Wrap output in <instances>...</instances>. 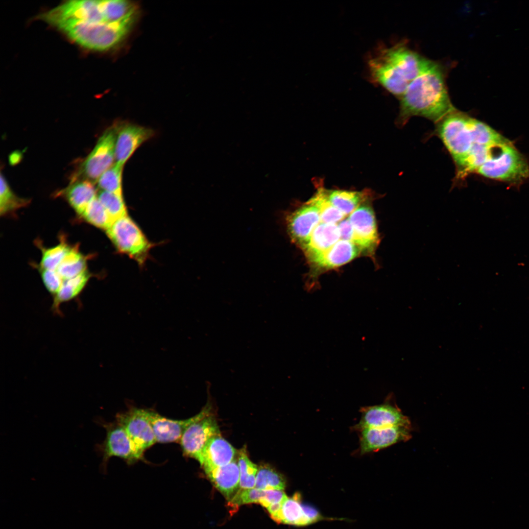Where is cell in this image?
<instances>
[{
	"mask_svg": "<svg viewBox=\"0 0 529 529\" xmlns=\"http://www.w3.org/2000/svg\"><path fill=\"white\" fill-rule=\"evenodd\" d=\"M491 179L519 183L529 177V166L512 144L503 146L476 171Z\"/></svg>",
	"mask_w": 529,
	"mask_h": 529,
	"instance_id": "cell-5",
	"label": "cell"
},
{
	"mask_svg": "<svg viewBox=\"0 0 529 529\" xmlns=\"http://www.w3.org/2000/svg\"><path fill=\"white\" fill-rule=\"evenodd\" d=\"M49 24L58 27L79 45L98 51L108 50L116 46L123 39L130 27L122 24L73 19L56 20Z\"/></svg>",
	"mask_w": 529,
	"mask_h": 529,
	"instance_id": "cell-3",
	"label": "cell"
},
{
	"mask_svg": "<svg viewBox=\"0 0 529 529\" xmlns=\"http://www.w3.org/2000/svg\"><path fill=\"white\" fill-rule=\"evenodd\" d=\"M287 220L292 240L302 248L309 241L313 230L320 222L319 211L315 205L308 201L289 215Z\"/></svg>",
	"mask_w": 529,
	"mask_h": 529,
	"instance_id": "cell-14",
	"label": "cell"
},
{
	"mask_svg": "<svg viewBox=\"0 0 529 529\" xmlns=\"http://www.w3.org/2000/svg\"><path fill=\"white\" fill-rule=\"evenodd\" d=\"M354 231L352 242L361 250L373 253L380 242L374 211L367 204L360 205L349 215Z\"/></svg>",
	"mask_w": 529,
	"mask_h": 529,
	"instance_id": "cell-11",
	"label": "cell"
},
{
	"mask_svg": "<svg viewBox=\"0 0 529 529\" xmlns=\"http://www.w3.org/2000/svg\"><path fill=\"white\" fill-rule=\"evenodd\" d=\"M238 463L240 474V489L255 488L259 466L249 459L245 448L240 449L238 453Z\"/></svg>",
	"mask_w": 529,
	"mask_h": 529,
	"instance_id": "cell-33",
	"label": "cell"
},
{
	"mask_svg": "<svg viewBox=\"0 0 529 529\" xmlns=\"http://www.w3.org/2000/svg\"><path fill=\"white\" fill-rule=\"evenodd\" d=\"M360 421L354 429L358 431L367 428L392 427H411L408 418L398 408L388 404L362 408Z\"/></svg>",
	"mask_w": 529,
	"mask_h": 529,
	"instance_id": "cell-12",
	"label": "cell"
},
{
	"mask_svg": "<svg viewBox=\"0 0 529 529\" xmlns=\"http://www.w3.org/2000/svg\"><path fill=\"white\" fill-rule=\"evenodd\" d=\"M43 283L47 290L53 296L60 289L63 280L56 270L39 268Z\"/></svg>",
	"mask_w": 529,
	"mask_h": 529,
	"instance_id": "cell-38",
	"label": "cell"
},
{
	"mask_svg": "<svg viewBox=\"0 0 529 529\" xmlns=\"http://www.w3.org/2000/svg\"><path fill=\"white\" fill-rule=\"evenodd\" d=\"M97 198L105 209L113 221L127 215L122 196L100 191Z\"/></svg>",
	"mask_w": 529,
	"mask_h": 529,
	"instance_id": "cell-36",
	"label": "cell"
},
{
	"mask_svg": "<svg viewBox=\"0 0 529 529\" xmlns=\"http://www.w3.org/2000/svg\"><path fill=\"white\" fill-rule=\"evenodd\" d=\"M338 226L340 232V239L352 242L354 231L348 218L344 219L339 221Z\"/></svg>",
	"mask_w": 529,
	"mask_h": 529,
	"instance_id": "cell-39",
	"label": "cell"
},
{
	"mask_svg": "<svg viewBox=\"0 0 529 529\" xmlns=\"http://www.w3.org/2000/svg\"><path fill=\"white\" fill-rule=\"evenodd\" d=\"M267 490H261L256 488L240 489L231 500L228 502L231 507L235 508L245 504L251 503L260 504L267 495Z\"/></svg>",
	"mask_w": 529,
	"mask_h": 529,
	"instance_id": "cell-37",
	"label": "cell"
},
{
	"mask_svg": "<svg viewBox=\"0 0 529 529\" xmlns=\"http://www.w3.org/2000/svg\"><path fill=\"white\" fill-rule=\"evenodd\" d=\"M501 146V145H500ZM497 146H489L473 144L462 165L457 168L456 177L462 179L468 174L477 171L492 155V149Z\"/></svg>",
	"mask_w": 529,
	"mask_h": 529,
	"instance_id": "cell-24",
	"label": "cell"
},
{
	"mask_svg": "<svg viewBox=\"0 0 529 529\" xmlns=\"http://www.w3.org/2000/svg\"><path fill=\"white\" fill-rule=\"evenodd\" d=\"M309 202L318 208L320 222L337 223L343 220L345 216L344 214L330 202L327 196L326 192L324 190L319 191Z\"/></svg>",
	"mask_w": 529,
	"mask_h": 529,
	"instance_id": "cell-30",
	"label": "cell"
},
{
	"mask_svg": "<svg viewBox=\"0 0 529 529\" xmlns=\"http://www.w3.org/2000/svg\"><path fill=\"white\" fill-rule=\"evenodd\" d=\"M123 166L115 163L97 181L101 191L122 196V177Z\"/></svg>",
	"mask_w": 529,
	"mask_h": 529,
	"instance_id": "cell-32",
	"label": "cell"
},
{
	"mask_svg": "<svg viewBox=\"0 0 529 529\" xmlns=\"http://www.w3.org/2000/svg\"><path fill=\"white\" fill-rule=\"evenodd\" d=\"M219 434L216 419L207 404L197 414L196 419L185 431L179 442L184 454L200 464L206 443L212 437Z\"/></svg>",
	"mask_w": 529,
	"mask_h": 529,
	"instance_id": "cell-7",
	"label": "cell"
},
{
	"mask_svg": "<svg viewBox=\"0 0 529 529\" xmlns=\"http://www.w3.org/2000/svg\"><path fill=\"white\" fill-rule=\"evenodd\" d=\"M471 117L456 110L437 123L436 133L459 167L473 144L471 130Z\"/></svg>",
	"mask_w": 529,
	"mask_h": 529,
	"instance_id": "cell-4",
	"label": "cell"
},
{
	"mask_svg": "<svg viewBox=\"0 0 529 529\" xmlns=\"http://www.w3.org/2000/svg\"><path fill=\"white\" fill-rule=\"evenodd\" d=\"M106 231L120 252L128 255L141 264L144 263L151 244L127 215L114 221Z\"/></svg>",
	"mask_w": 529,
	"mask_h": 529,
	"instance_id": "cell-6",
	"label": "cell"
},
{
	"mask_svg": "<svg viewBox=\"0 0 529 529\" xmlns=\"http://www.w3.org/2000/svg\"><path fill=\"white\" fill-rule=\"evenodd\" d=\"M470 130L473 144L498 146L510 143L489 126L472 118L470 120Z\"/></svg>",
	"mask_w": 529,
	"mask_h": 529,
	"instance_id": "cell-26",
	"label": "cell"
},
{
	"mask_svg": "<svg viewBox=\"0 0 529 529\" xmlns=\"http://www.w3.org/2000/svg\"><path fill=\"white\" fill-rule=\"evenodd\" d=\"M361 250L351 241L339 240L326 252L310 262L320 268L330 269L349 262L360 254Z\"/></svg>",
	"mask_w": 529,
	"mask_h": 529,
	"instance_id": "cell-20",
	"label": "cell"
},
{
	"mask_svg": "<svg viewBox=\"0 0 529 529\" xmlns=\"http://www.w3.org/2000/svg\"><path fill=\"white\" fill-rule=\"evenodd\" d=\"M60 243L50 248H45L38 244L42 252L40 267L56 270L72 247L69 246L63 237Z\"/></svg>",
	"mask_w": 529,
	"mask_h": 529,
	"instance_id": "cell-31",
	"label": "cell"
},
{
	"mask_svg": "<svg viewBox=\"0 0 529 529\" xmlns=\"http://www.w3.org/2000/svg\"><path fill=\"white\" fill-rule=\"evenodd\" d=\"M271 518L279 524L295 526L311 524L303 508L301 495L298 493L291 498L288 497L283 503L280 510Z\"/></svg>",
	"mask_w": 529,
	"mask_h": 529,
	"instance_id": "cell-23",
	"label": "cell"
},
{
	"mask_svg": "<svg viewBox=\"0 0 529 529\" xmlns=\"http://www.w3.org/2000/svg\"><path fill=\"white\" fill-rule=\"evenodd\" d=\"M400 99V125L413 116L438 123L456 110L448 92L443 67L433 61L411 82Z\"/></svg>",
	"mask_w": 529,
	"mask_h": 529,
	"instance_id": "cell-1",
	"label": "cell"
},
{
	"mask_svg": "<svg viewBox=\"0 0 529 529\" xmlns=\"http://www.w3.org/2000/svg\"><path fill=\"white\" fill-rule=\"evenodd\" d=\"M205 474L228 502L232 499L240 489V470L236 459Z\"/></svg>",
	"mask_w": 529,
	"mask_h": 529,
	"instance_id": "cell-19",
	"label": "cell"
},
{
	"mask_svg": "<svg viewBox=\"0 0 529 529\" xmlns=\"http://www.w3.org/2000/svg\"><path fill=\"white\" fill-rule=\"evenodd\" d=\"M106 429V436L101 444L96 446V451L102 456V466L105 469L112 457H118L132 463L142 458L143 454L130 438L123 427L116 421L114 423L97 420Z\"/></svg>",
	"mask_w": 529,
	"mask_h": 529,
	"instance_id": "cell-9",
	"label": "cell"
},
{
	"mask_svg": "<svg viewBox=\"0 0 529 529\" xmlns=\"http://www.w3.org/2000/svg\"><path fill=\"white\" fill-rule=\"evenodd\" d=\"M410 428L392 427L367 428L361 431L360 452L361 455L377 451L411 437Z\"/></svg>",
	"mask_w": 529,
	"mask_h": 529,
	"instance_id": "cell-15",
	"label": "cell"
},
{
	"mask_svg": "<svg viewBox=\"0 0 529 529\" xmlns=\"http://www.w3.org/2000/svg\"><path fill=\"white\" fill-rule=\"evenodd\" d=\"M118 124L107 129L80 168L81 179L93 183L115 163V146Z\"/></svg>",
	"mask_w": 529,
	"mask_h": 529,
	"instance_id": "cell-8",
	"label": "cell"
},
{
	"mask_svg": "<svg viewBox=\"0 0 529 529\" xmlns=\"http://www.w3.org/2000/svg\"><path fill=\"white\" fill-rule=\"evenodd\" d=\"M90 276V274L86 270L72 278L64 280L58 292L53 296L52 309L57 312L62 303L76 297L84 289Z\"/></svg>",
	"mask_w": 529,
	"mask_h": 529,
	"instance_id": "cell-25",
	"label": "cell"
},
{
	"mask_svg": "<svg viewBox=\"0 0 529 529\" xmlns=\"http://www.w3.org/2000/svg\"><path fill=\"white\" fill-rule=\"evenodd\" d=\"M340 237L337 224L320 222L312 232L309 241L302 248L311 262L328 250Z\"/></svg>",
	"mask_w": 529,
	"mask_h": 529,
	"instance_id": "cell-18",
	"label": "cell"
},
{
	"mask_svg": "<svg viewBox=\"0 0 529 529\" xmlns=\"http://www.w3.org/2000/svg\"><path fill=\"white\" fill-rule=\"evenodd\" d=\"M116 422L122 426L139 450L144 451L157 442L146 409L131 408L118 413Z\"/></svg>",
	"mask_w": 529,
	"mask_h": 529,
	"instance_id": "cell-10",
	"label": "cell"
},
{
	"mask_svg": "<svg viewBox=\"0 0 529 529\" xmlns=\"http://www.w3.org/2000/svg\"><path fill=\"white\" fill-rule=\"evenodd\" d=\"M101 2L106 23L130 26L136 13L134 4L122 0H101Z\"/></svg>",
	"mask_w": 529,
	"mask_h": 529,
	"instance_id": "cell-22",
	"label": "cell"
},
{
	"mask_svg": "<svg viewBox=\"0 0 529 529\" xmlns=\"http://www.w3.org/2000/svg\"><path fill=\"white\" fill-rule=\"evenodd\" d=\"M154 135L150 128L131 123L118 124L115 163L124 166L137 149Z\"/></svg>",
	"mask_w": 529,
	"mask_h": 529,
	"instance_id": "cell-13",
	"label": "cell"
},
{
	"mask_svg": "<svg viewBox=\"0 0 529 529\" xmlns=\"http://www.w3.org/2000/svg\"><path fill=\"white\" fill-rule=\"evenodd\" d=\"M432 62L402 42L379 50L369 60L368 66L373 82L400 98Z\"/></svg>",
	"mask_w": 529,
	"mask_h": 529,
	"instance_id": "cell-2",
	"label": "cell"
},
{
	"mask_svg": "<svg viewBox=\"0 0 529 529\" xmlns=\"http://www.w3.org/2000/svg\"><path fill=\"white\" fill-rule=\"evenodd\" d=\"M94 183L85 180L72 181L62 195L70 206L80 216L90 203L96 198Z\"/></svg>",
	"mask_w": 529,
	"mask_h": 529,
	"instance_id": "cell-21",
	"label": "cell"
},
{
	"mask_svg": "<svg viewBox=\"0 0 529 529\" xmlns=\"http://www.w3.org/2000/svg\"><path fill=\"white\" fill-rule=\"evenodd\" d=\"M80 216L87 222L105 230L113 222L97 196L90 203Z\"/></svg>",
	"mask_w": 529,
	"mask_h": 529,
	"instance_id": "cell-34",
	"label": "cell"
},
{
	"mask_svg": "<svg viewBox=\"0 0 529 529\" xmlns=\"http://www.w3.org/2000/svg\"><path fill=\"white\" fill-rule=\"evenodd\" d=\"M27 199L16 196L12 192L6 179L0 175V213L5 216L24 207L28 204Z\"/></svg>",
	"mask_w": 529,
	"mask_h": 529,
	"instance_id": "cell-35",
	"label": "cell"
},
{
	"mask_svg": "<svg viewBox=\"0 0 529 529\" xmlns=\"http://www.w3.org/2000/svg\"><path fill=\"white\" fill-rule=\"evenodd\" d=\"M236 450L220 434L212 437L205 446L200 464L205 474L234 460Z\"/></svg>",
	"mask_w": 529,
	"mask_h": 529,
	"instance_id": "cell-17",
	"label": "cell"
},
{
	"mask_svg": "<svg viewBox=\"0 0 529 529\" xmlns=\"http://www.w3.org/2000/svg\"><path fill=\"white\" fill-rule=\"evenodd\" d=\"M87 260V257L79 251L78 246H74L56 270L63 281L72 278L86 270Z\"/></svg>",
	"mask_w": 529,
	"mask_h": 529,
	"instance_id": "cell-27",
	"label": "cell"
},
{
	"mask_svg": "<svg viewBox=\"0 0 529 529\" xmlns=\"http://www.w3.org/2000/svg\"><path fill=\"white\" fill-rule=\"evenodd\" d=\"M286 480L283 476L267 465L258 467L255 488L261 490H284Z\"/></svg>",
	"mask_w": 529,
	"mask_h": 529,
	"instance_id": "cell-29",
	"label": "cell"
},
{
	"mask_svg": "<svg viewBox=\"0 0 529 529\" xmlns=\"http://www.w3.org/2000/svg\"><path fill=\"white\" fill-rule=\"evenodd\" d=\"M303 508L311 524L321 519V515L313 507L302 504Z\"/></svg>",
	"mask_w": 529,
	"mask_h": 529,
	"instance_id": "cell-40",
	"label": "cell"
},
{
	"mask_svg": "<svg viewBox=\"0 0 529 529\" xmlns=\"http://www.w3.org/2000/svg\"><path fill=\"white\" fill-rule=\"evenodd\" d=\"M326 194L330 202L345 216L356 209L365 197L361 192L344 190L326 192Z\"/></svg>",
	"mask_w": 529,
	"mask_h": 529,
	"instance_id": "cell-28",
	"label": "cell"
},
{
	"mask_svg": "<svg viewBox=\"0 0 529 529\" xmlns=\"http://www.w3.org/2000/svg\"><path fill=\"white\" fill-rule=\"evenodd\" d=\"M157 442L180 441L186 429L197 418V414L184 420H173L164 417L156 411L146 409Z\"/></svg>",
	"mask_w": 529,
	"mask_h": 529,
	"instance_id": "cell-16",
	"label": "cell"
}]
</instances>
